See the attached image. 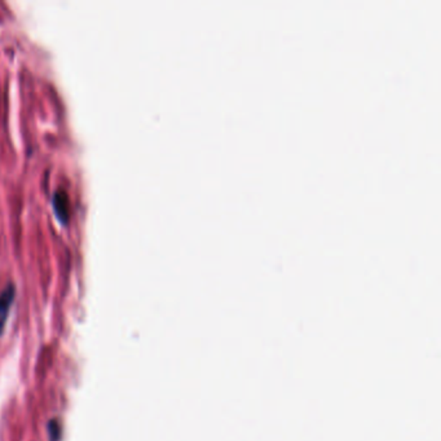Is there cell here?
I'll return each mask as SVG.
<instances>
[{
	"mask_svg": "<svg viewBox=\"0 0 441 441\" xmlns=\"http://www.w3.org/2000/svg\"><path fill=\"white\" fill-rule=\"evenodd\" d=\"M15 299V288L8 286L0 293V335L4 333L6 325L8 321L9 312Z\"/></svg>",
	"mask_w": 441,
	"mask_h": 441,
	"instance_id": "obj_1",
	"label": "cell"
}]
</instances>
